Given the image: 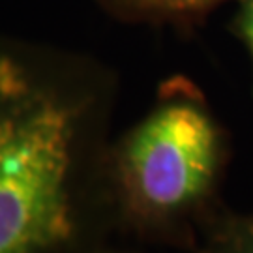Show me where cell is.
Returning a JSON list of instances; mask_svg holds the SVG:
<instances>
[{
  "mask_svg": "<svg viewBox=\"0 0 253 253\" xmlns=\"http://www.w3.org/2000/svg\"><path fill=\"white\" fill-rule=\"evenodd\" d=\"M86 111L56 54L0 38V253H56L73 238Z\"/></svg>",
  "mask_w": 253,
  "mask_h": 253,
  "instance_id": "6da1fadb",
  "label": "cell"
},
{
  "mask_svg": "<svg viewBox=\"0 0 253 253\" xmlns=\"http://www.w3.org/2000/svg\"><path fill=\"white\" fill-rule=\"evenodd\" d=\"M217 163L212 120L191 101H165L137 124L118 152L129 201L150 214L188 207L207 191Z\"/></svg>",
  "mask_w": 253,
  "mask_h": 253,
  "instance_id": "7a4b0ae2",
  "label": "cell"
},
{
  "mask_svg": "<svg viewBox=\"0 0 253 253\" xmlns=\"http://www.w3.org/2000/svg\"><path fill=\"white\" fill-rule=\"evenodd\" d=\"M111 8L139 19H169L190 15L208 8L219 0H105Z\"/></svg>",
  "mask_w": 253,
  "mask_h": 253,
  "instance_id": "3957f363",
  "label": "cell"
},
{
  "mask_svg": "<svg viewBox=\"0 0 253 253\" xmlns=\"http://www.w3.org/2000/svg\"><path fill=\"white\" fill-rule=\"evenodd\" d=\"M238 28H240V34L244 38L246 45H248L253 58V0H248L244 4V9L240 13Z\"/></svg>",
  "mask_w": 253,
  "mask_h": 253,
  "instance_id": "277c9868",
  "label": "cell"
}]
</instances>
